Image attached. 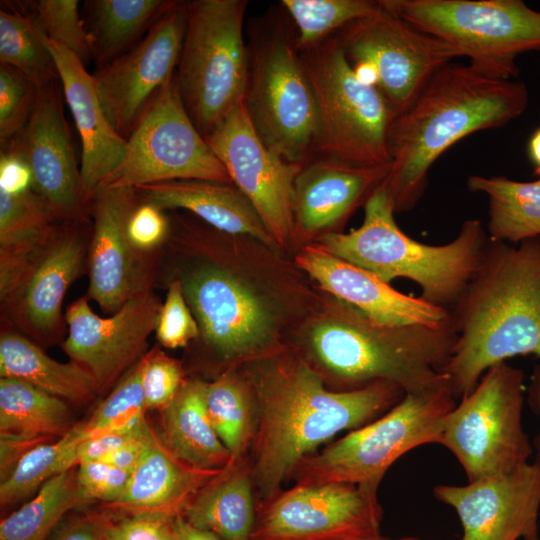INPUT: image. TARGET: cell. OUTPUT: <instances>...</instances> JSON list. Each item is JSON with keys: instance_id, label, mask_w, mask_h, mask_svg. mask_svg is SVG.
<instances>
[{"instance_id": "obj_1", "label": "cell", "mask_w": 540, "mask_h": 540, "mask_svg": "<svg viewBox=\"0 0 540 540\" xmlns=\"http://www.w3.org/2000/svg\"><path fill=\"white\" fill-rule=\"evenodd\" d=\"M252 389L257 409L252 473L260 502L279 492L298 463L319 445L373 421L405 395L387 381L331 391L321 375L297 357L273 361L259 372Z\"/></svg>"}, {"instance_id": "obj_2", "label": "cell", "mask_w": 540, "mask_h": 540, "mask_svg": "<svg viewBox=\"0 0 540 540\" xmlns=\"http://www.w3.org/2000/svg\"><path fill=\"white\" fill-rule=\"evenodd\" d=\"M449 312L457 339L444 373L456 399L498 363L540 358V236L518 246L488 241L475 276Z\"/></svg>"}, {"instance_id": "obj_3", "label": "cell", "mask_w": 540, "mask_h": 540, "mask_svg": "<svg viewBox=\"0 0 540 540\" xmlns=\"http://www.w3.org/2000/svg\"><path fill=\"white\" fill-rule=\"evenodd\" d=\"M528 101L523 82L489 77L470 65L451 62L436 72L391 127L385 184L395 212L417 204L429 169L448 148L469 134L504 126Z\"/></svg>"}, {"instance_id": "obj_4", "label": "cell", "mask_w": 540, "mask_h": 540, "mask_svg": "<svg viewBox=\"0 0 540 540\" xmlns=\"http://www.w3.org/2000/svg\"><path fill=\"white\" fill-rule=\"evenodd\" d=\"M456 339L451 315L436 326H384L340 301L311 328L309 347L344 390L387 381L408 393L448 380Z\"/></svg>"}, {"instance_id": "obj_5", "label": "cell", "mask_w": 540, "mask_h": 540, "mask_svg": "<svg viewBox=\"0 0 540 540\" xmlns=\"http://www.w3.org/2000/svg\"><path fill=\"white\" fill-rule=\"evenodd\" d=\"M394 213L384 181L364 204L360 227L349 233H326L320 244L386 283L396 278L412 280L420 287L422 299L449 311L481 264L488 243L482 222L466 220L451 242L429 245L406 235Z\"/></svg>"}, {"instance_id": "obj_6", "label": "cell", "mask_w": 540, "mask_h": 540, "mask_svg": "<svg viewBox=\"0 0 540 540\" xmlns=\"http://www.w3.org/2000/svg\"><path fill=\"white\" fill-rule=\"evenodd\" d=\"M244 107L257 135L289 162L312 158L317 131L313 88L297 45L295 26L279 4L248 26Z\"/></svg>"}, {"instance_id": "obj_7", "label": "cell", "mask_w": 540, "mask_h": 540, "mask_svg": "<svg viewBox=\"0 0 540 540\" xmlns=\"http://www.w3.org/2000/svg\"><path fill=\"white\" fill-rule=\"evenodd\" d=\"M456 404L449 380L405 393L378 418L302 459L290 477L298 486L348 483L378 488L405 453L439 443L445 419Z\"/></svg>"}, {"instance_id": "obj_8", "label": "cell", "mask_w": 540, "mask_h": 540, "mask_svg": "<svg viewBox=\"0 0 540 540\" xmlns=\"http://www.w3.org/2000/svg\"><path fill=\"white\" fill-rule=\"evenodd\" d=\"M300 53L317 107L312 157L391 164L389 137L396 115L377 87L357 76L336 34Z\"/></svg>"}, {"instance_id": "obj_9", "label": "cell", "mask_w": 540, "mask_h": 540, "mask_svg": "<svg viewBox=\"0 0 540 540\" xmlns=\"http://www.w3.org/2000/svg\"><path fill=\"white\" fill-rule=\"evenodd\" d=\"M246 0L188 2V20L175 72L179 94L205 137L244 101L249 56Z\"/></svg>"}, {"instance_id": "obj_10", "label": "cell", "mask_w": 540, "mask_h": 540, "mask_svg": "<svg viewBox=\"0 0 540 540\" xmlns=\"http://www.w3.org/2000/svg\"><path fill=\"white\" fill-rule=\"evenodd\" d=\"M388 11L470 59L480 73L508 80L516 57L540 51V12L521 0H379Z\"/></svg>"}, {"instance_id": "obj_11", "label": "cell", "mask_w": 540, "mask_h": 540, "mask_svg": "<svg viewBox=\"0 0 540 540\" xmlns=\"http://www.w3.org/2000/svg\"><path fill=\"white\" fill-rule=\"evenodd\" d=\"M525 391L524 372L501 362L447 415L438 444L456 457L468 482L529 462L534 449L522 422Z\"/></svg>"}, {"instance_id": "obj_12", "label": "cell", "mask_w": 540, "mask_h": 540, "mask_svg": "<svg viewBox=\"0 0 540 540\" xmlns=\"http://www.w3.org/2000/svg\"><path fill=\"white\" fill-rule=\"evenodd\" d=\"M336 36L357 76L377 87L396 117L412 105L436 72L461 56L452 45L380 3Z\"/></svg>"}, {"instance_id": "obj_13", "label": "cell", "mask_w": 540, "mask_h": 540, "mask_svg": "<svg viewBox=\"0 0 540 540\" xmlns=\"http://www.w3.org/2000/svg\"><path fill=\"white\" fill-rule=\"evenodd\" d=\"M126 141L122 163L99 188H138L174 180L232 184L189 117L175 74L148 103Z\"/></svg>"}, {"instance_id": "obj_14", "label": "cell", "mask_w": 540, "mask_h": 540, "mask_svg": "<svg viewBox=\"0 0 540 540\" xmlns=\"http://www.w3.org/2000/svg\"><path fill=\"white\" fill-rule=\"evenodd\" d=\"M378 488L348 483L280 490L256 507L250 540H360L380 536Z\"/></svg>"}, {"instance_id": "obj_15", "label": "cell", "mask_w": 540, "mask_h": 540, "mask_svg": "<svg viewBox=\"0 0 540 540\" xmlns=\"http://www.w3.org/2000/svg\"><path fill=\"white\" fill-rule=\"evenodd\" d=\"M204 138L270 236L277 245L286 244L293 236L295 181L302 164L287 161L263 143L243 102Z\"/></svg>"}, {"instance_id": "obj_16", "label": "cell", "mask_w": 540, "mask_h": 540, "mask_svg": "<svg viewBox=\"0 0 540 540\" xmlns=\"http://www.w3.org/2000/svg\"><path fill=\"white\" fill-rule=\"evenodd\" d=\"M60 80L38 87L23 129L1 152L20 159L31 175V189L59 220H86L80 168L63 109Z\"/></svg>"}, {"instance_id": "obj_17", "label": "cell", "mask_w": 540, "mask_h": 540, "mask_svg": "<svg viewBox=\"0 0 540 540\" xmlns=\"http://www.w3.org/2000/svg\"><path fill=\"white\" fill-rule=\"evenodd\" d=\"M187 20L188 2L178 0L136 46L92 74L106 117L124 139L174 76Z\"/></svg>"}, {"instance_id": "obj_18", "label": "cell", "mask_w": 540, "mask_h": 540, "mask_svg": "<svg viewBox=\"0 0 540 540\" xmlns=\"http://www.w3.org/2000/svg\"><path fill=\"white\" fill-rule=\"evenodd\" d=\"M162 302L152 291L128 300L109 317L97 315L88 299L74 301L66 310L68 336L64 352L94 378L99 393L110 388L148 352Z\"/></svg>"}, {"instance_id": "obj_19", "label": "cell", "mask_w": 540, "mask_h": 540, "mask_svg": "<svg viewBox=\"0 0 540 540\" xmlns=\"http://www.w3.org/2000/svg\"><path fill=\"white\" fill-rule=\"evenodd\" d=\"M176 279L204 342L221 357L253 356L269 346L274 335L270 310L231 272L204 264Z\"/></svg>"}, {"instance_id": "obj_20", "label": "cell", "mask_w": 540, "mask_h": 540, "mask_svg": "<svg viewBox=\"0 0 540 540\" xmlns=\"http://www.w3.org/2000/svg\"><path fill=\"white\" fill-rule=\"evenodd\" d=\"M60 220L8 292L1 296L7 321L42 343L59 340L65 329L64 296L79 276L86 239L80 223Z\"/></svg>"}, {"instance_id": "obj_21", "label": "cell", "mask_w": 540, "mask_h": 540, "mask_svg": "<svg viewBox=\"0 0 540 540\" xmlns=\"http://www.w3.org/2000/svg\"><path fill=\"white\" fill-rule=\"evenodd\" d=\"M139 203L135 188L101 187L88 209L93 217L87 299L115 313L131 298L151 290L154 261L130 242L127 225Z\"/></svg>"}, {"instance_id": "obj_22", "label": "cell", "mask_w": 540, "mask_h": 540, "mask_svg": "<svg viewBox=\"0 0 540 540\" xmlns=\"http://www.w3.org/2000/svg\"><path fill=\"white\" fill-rule=\"evenodd\" d=\"M433 495L456 511L462 526L460 540H519L538 535L540 465L535 460L465 485H436Z\"/></svg>"}, {"instance_id": "obj_23", "label": "cell", "mask_w": 540, "mask_h": 540, "mask_svg": "<svg viewBox=\"0 0 540 540\" xmlns=\"http://www.w3.org/2000/svg\"><path fill=\"white\" fill-rule=\"evenodd\" d=\"M296 264L339 301L384 326L442 324L450 312L397 291L370 271L331 254L321 245L304 247Z\"/></svg>"}, {"instance_id": "obj_24", "label": "cell", "mask_w": 540, "mask_h": 540, "mask_svg": "<svg viewBox=\"0 0 540 540\" xmlns=\"http://www.w3.org/2000/svg\"><path fill=\"white\" fill-rule=\"evenodd\" d=\"M391 164L366 166L313 156L295 181L293 234L312 236L343 223L387 179Z\"/></svg>"}, {"instance_id": "obj_25", "label": "cell", "mask_w": 540, "mask_h": 540, "mask_svg": "<svg viewBox=\"0 0 540 540\" xmlns=\"http://www.w3.org/2000/svg\"><path fill=\"white\" fill-rule=\"evenodd\" d=\"M65 100L82 144L80 173L87 204L92 195L122 163L127 141L110 124L102 107L93 75L70 50L46 35Z\"/></svg>"}, {"instance_id": "obj_26", "label": "cell", "mask_w": 540, "mask_h": 540, "mask_svg": "<svg viewBox=\"0 0 540 540\" xmlns=\"http://www.w3.org/2000/svg\"><path fill=\"white\" fill-rule=\"evenodd\" d=\"M223 469L195 468L173 455L149 424L144 449L118 500L103 505L119 514L183 516L197 493Z\"/></svg>"}, {"instance_id": "obj_27", "label": "cell", "mask_w": 540, "mask_h": 540, "mask_svg": "<svg viewBox=\"0 0 540 540\" xmlns=\"http://www.w3.org/2000/svg\"><path fill=\"white\" fill-rule=\"evenodd\" d=\"M135 189L140 202L162 211L184 209L219 232L249 236L270 247L277 245L251 203L233 184L174 180Z\"/></svg>"}, {"instance_id": "obj_28", "label": "cell", "mask_w": 540, "mask_h": 540, "mask_svg": "<svg viewBox=\"0 0 540 540\" xmlns=\"http://www.w3.org/2000/svg\"><path fill=\"white\" fill-rule=\"evenodd\" d=\"M206 383L185 381L161 412L159 436L167 449L199 469L219 470L236 460L217 435L205 407Z\"/></svg>"}, {"instance_id": "obj_29", "label": "cell", "mask_w": 540, "mask_h": 540, "mask_svg": "<svg viewBox=\"0 0 540 540\" xmlns=\"http://www.w3.org/2000/svg\"><path fill=\"white\" fill-rule=\"evenodd\" d=\"M253 486L252 464L240 458L197 493L183 517L224 540H250L256 519Z\"/></svg>"}, {"instance_id": "obj_30", "label": "cell", "mask_w": 540, "mask_h": 540, "mask_svg": "<svg viewBox=\"0 0 540 540\" xmlns=\"http://www.w3.org/2000/svg\"><path fill=\"white\" fill-rule=\"evenodd\" d=\"M0 376L29 383L74 404L99 394L93 376L79 364L58 362L26 335L4 331L0 337Z\"/></svg>"}, {"instance_id": "obj_31", "label": "cell", "mask_w": 540, "mask_h": 540, "mask_svg": "<svg viewBox=\"0 0 540 540\" xmlns=\"http://www.w3.org/2000/svg\"><path fill=\"white\" fill-rule=\"evenodd\" d=\"M60 221L32 190L0 189V297L45 244Z\"/></svg>"}, {"instance_id": "obj_32", "label": "cell", "mask_w": 540, "mask_h": 540, "mask_svg": "<svg viewBox=\"0 0 540 540\" xmlns=\"http://www.w3.org/2000/svg\"><path fill=\"white\" fill-rule=\"evenodd\" d=\"M178 0L86 1L93 59L101 68L130 51Z\"/></svg>"}, {"instance_id": "obj_33", "label": "cell", "mask_w": 540, "mask_h": 540, "mask_svg": "<svg viewBox=\"0 0 540 540\" xmlns=\"http://www.w3.org/2000/svg\"><path fill=\"white\" fill-rule=\"evenodd\" d=\"M467 185L470 191L489 197L491 241L520 243L540 236V180L520 182L474 175Z\"/></svg>"}, {"instance_id": "obj_34", "label": "cell", "mask_w": 540, "mask_h": 540, "mask_svg": "<svg viewBox=\"0 0 540 540\" xmlns=\"http://www.w3.org/2000/svg\"><path fill=\"white\" fill-rule=\"evenodd\" d=\"M74 425L65 400L24 381L0 378V432L58 439Z\"/></svg>"}, {"instance_id": "obj_35", "label": "cell", "mask_w": 540, "mask_h": 540, "mask_svg": "<svg viewBox=\"0 0 540 540\" xmlns=\"http://www.w3.org/2000/svg\"><path fill=\"white\" fill-rule=\"evenodd\" d=\"M88 503L76 467L46 481L37 493L0 523V540H46L66 513Z\"/></svg>"}, {"instance_id": "obj_36", "label": "cell", "mask_w": 540, "mask_h": 540, "mask_svg": "<svg viewBox=\"0 0 540 540\" xmlns=\"http://www.w3.org/2000/svg\"><path fill=\"white\" fill-rule=\"evenodd\" d=\"M205 407L233 459L245 457L256 431L257 409L252 387L237 374L224 373L206 383Z\"/></svg>"}, {"instance_id": "obj_37", "label": "cell", "mask_w": 540, "mask_h": 540, "mask_svg": "<svg viewBox=\"0 0 540 540\" xmlns=\"http://www.w3.org/2000/svg\"><path fill=\"white\" fill-rule=\"evenodd\" d=\"M81 440V422H79L62 437L40 444L26 453L1 480V507L26 499L52 477L76 467L77 448Z\"/></svg>"}, {"instance_id": "obj_38", "label": "cell", "mask_w": 540, "mask_h": 540, "mask_svg": "<svg viewBox=\"0 0 540 540\" xmlns=\"http://www.w3.org/2000/svg\"><path fill=\"white\" fill-rule=\"evenodd\" d=\"M45 34L33 14L0 10V63L22 72L37 87L59 80Z\"/></svg>"}, {"instance_id": "obj_39", "label": "cell", "mask_w": 540, "mask_h": 540, "mask_svg": "<svg viewBox=\"0 0 540 540\" xmlns=\"http://www.w3.org/2000/svg\"><path fill=\"white\" fill-rule=\"evenodd\" d=\"M280 5L295 26L300 50L326 40L379 7L378 1L371 0H282Z\"/></svg>"}, {"instance_id": "obj_40", "label": "cell", "mask_w": 540, "mask_h": 540, "mask_svg": "<svg viewBox=\"0 0 540 540\" xmlns=\"http://www.w3.org/2000/svg\"><path fill=\"white\" fill-rule=\"evenodd\" d=\"M143 360L135 364L90 417L81 422L82 439L105 433H133L147 423L142 388Z\"/></svg>"}, {"instance_id": "obj_41", "label": "cell", "mask_w": 540, "mask_h": 540, "mask_svg": "<svg viewBox=\"0 0 540 540\" xmlns=\"http://www.w3.org/2000/svg\"><path fill=\"white\" fill-rule=\"evenodd\" d=\"M32 14L42 32L73 52L86 66L93 59L91 38L79 14L77 0L30 2Z\"/></svg>"}, {"instance_id": "obj_42", "label": "cell", "mask_w": 540, "mask_h": 540, "mask_svg": "<svg viewBox=\"0 0 540 540\" xmlns=\"http://www.w3.org/2000/svg\"><path fill=\"white\" fill-rule=\"evenodd\" d=\"M38 87L18 69L0 63V142L6 145L28 122Z\"/></svg>"}, {"instance_id": "obj_43", "label": "cell", "mask_w": 540, "mask_h": 540, "mask_svg": "<svg viewBox=\"0 0 540 540\" xmlns=\"http://www.w3.org/2000/svg\"><path fill=\"white\" fill-rule=\"evenodd\" d=\"M156 338L166 348L185 347L200 335L198 323L188 306L181 282L173 279L159 313Z\"/></svg>"}, {"instance_id": "obj_44", "label": "cell", "mask_w": 540, "mask_h": 540, "mask_svg": "<svg viewBox=\"0 0 540 540\" xmlns=\"http://www.w3.org/2000/svg\"><path fill=\"white\" fill-rule=\"evenodd\" d=\"M143 360L142 388L148 409H163L184 384L180 364L157 348L148 351Z\"/></svg>"}, {"instance_id": "obj_45", "label": "cell", "mask_w": 540, "mask_h": 540, "mask_svg": "<svg viewBox=\"0 0 540 540\" xmlns=\"http://www.w3.org/2000/svg\"><path fill=\"white\" fill-rule=\"evenodd\" d=\"M96 517L105 540H178L175 518L108 510Z\"/></svg>"}, {"instance_id": "obj_46", "label": "cell", "mask_w": 540, "mask_h": 540, "mask_svg": "<svg viewBox=\"0 0 540 540\" xmlns=\"http://www.w3.org/2000/svg\"><path fill=\"white\" fill-rule=\"evenodd\" d=\"M131 473L101 460L81 461L76 477L83 497L88 503L111 504L123 494Z\"/></svg>"}, {"instance_id": "obj_47", "label": "cell", "mask_w": 540, "mask_h": 540, "mask_svg": "<svg viewBox=\"0 0 540 540\" xmlns=\"http://www.w3.org/2000/svg\"><path fill=\"white\" fill-rule=\"evenodd\" d=\"M169 230L170 222L164 211L139 200L127 225L132 245L139 251L151 253L166 240Z\"/></svg>"}, {"instance_id": "obj_48", "label": "cell", "mask_w": 540, "mask_h": 540, "mask_svg": "<svg viewBox=\"0 0 540 540\" xmlns=\"http://www.w3.org/2000/svg\"><path fill=\"white\" fill-rule=\"evenodd\" d=\"M56 439L23 433L0 432V477L3 480L17 462L36 446Z\"/></svg>"}, {"instance_id": "obj_49", "label": "cell", "mask_w": 540, "mask_h": 540, "mask_svg": "<svg viewBox=\"0 0 540 540\" xmlns=\"http://www.w3.org/2000/svg\"><path fill=\"white\" fill-rule=\"evenodd\" d=\"M148 424L133 433H105L82 439L77 448L78 463L89 460H102L117 449L139 437Z\"/></svg>"}, {"instance_id": "obj_50", "label": "cell", "mask_w": 540, "mask_h": 540, "mask_svg": "<svg viewBox=\"0 0 540 540\" xmlns=\"http://www.w3.org/2000/svg\"><path fill=\"white\" fill-rule=\"evenodd\" d=\"M0 189L9 193H21L31 189V175L18 158L1 152Z\"/></svg>"}, {"instance_id": "obj_51", "label": "cell", "mask_w": 540, "mask_h": 540, "mask_svg": "<svg viewBox=\"0 0 540 540\" xmlns=\"http://www.w3.org/2000/svg\"><path fill=\"white\" fill-rule=\"evenodd\" d=\"M52 540H105L96 514L77 517L66 524Z\"/></svg>"}, {"instance_id": "obj_52", "label": "cell", "mask_w": 540, "mask_h": 540, "mask_svg": "<svg viewBox=\"0 0 540 540\" xmlns=\"http://www.w3.org/2000/svg\"><path fill=\"white\" fill-rule=\"evenodd\" d=\"M148 426L149 422L139 437L117 449L101 461L132 473L142 455L144 449V437Z\"/></svg>"}, {"instance_id": "obj_53", "label": "cell", "mask_w": 540, "mask_h": 540, "mask_svg": "<svg viewBox=\"0 0 540 540\" xmlns=\"http://www.w3.org/2000/svg\"><path fill=\"white\" fill-rule=\"evenodd\" d=\"M527 400L532 411L540 418V364L533 367L526 387ZM535 461L540 465V433L533 441Z\"/></svg>"}, {"instance_id": "obj_54", "label": "cell", "mask_w": 540, "mask_h": 540, "mask_svg": "<svg viewBox=\"0 0 540 540\" xmlns=\"http://www.w3.org/2000/svg\"><path fill=\"white\" fill-rule=\"evenodd\" d=\"M174 528L178 540H224L211 531L192 525L183 516L174 519Z\"/></svg>"}, {"instance_id": "obj_55", "label": "cell", "mask_w": 540, "mask_h": 540, "mask_svg": "<svg viewBox=\"0 0 540 540\" xmlns=\"http://www.w3.org/2000/svg\"><path fill=\"white\" fill-rule=\"evenodd\" d=\"M528 154L535 167V174L540 176V127L533 133L528 143Z\"/></svg>"}, {"instance_id": "obj_56", "label": "cell", "mask_w": 540, "mask_h": 540, "mask_svg": "<svg viewBox=\"0 0 540 540\" xmlns=\"http://www.w3.org/2000/svg\"><path fill=\"white\" fill-rule=\"evenodd\" d=\"M360 540H421V539H418V538H415V537H402V538L391 539V538L382 537L380 535L378 537L366 538V539H360Z\"/></svg>"}, {"instance_id": "obj_57", "label": "cell", "mask_w": 540, "mask_h": 540, "mask_svg": "<svg viewBox=\"0 0 540 540\" xmlns=\"http://www.w3.org/2000/svg\"><path fill=\"white\" fill-rule=\"evenodd\" d=\"M523 540H540V537H539V535H535V536H532V537L525 538Z\"/></svg>"}, {"instance_id": "obj_58", "label": "cell", "mask_w": 540, "mask_h": 540, "mask_svg": "<svg viewBox=\"0 0 540 540\" xmlns=\"http://www.w3.org/2000/svg\"><path fill=\"white\" fill-rule=\"evenodd\" d=\"M538 180H540V176L538 177Z\"/></svg>"}]
</instances>
